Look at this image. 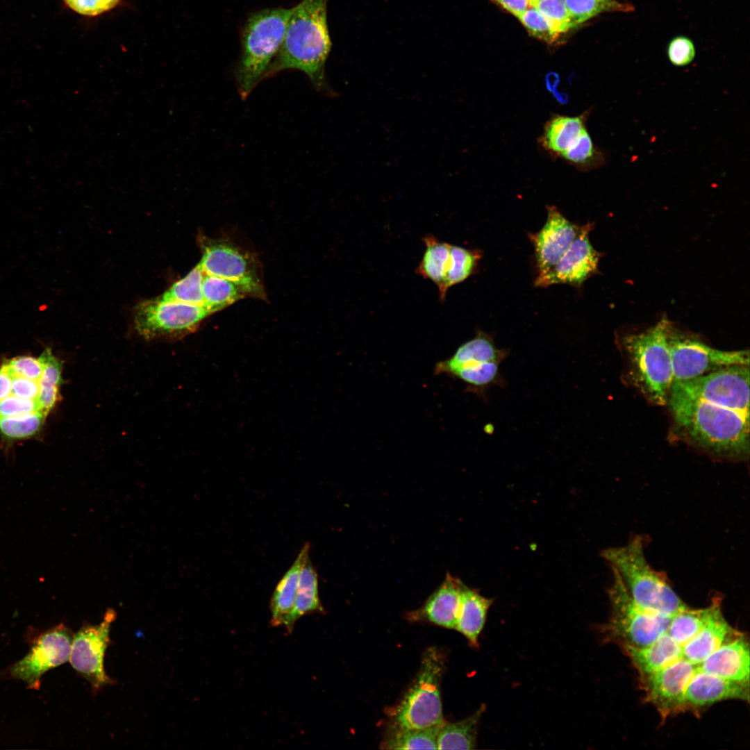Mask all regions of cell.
I'll return each mask as SVG.
<instances>
[{"instance_id": "cell-1", "label": "cell", "mask_w": 750, "mask_h": 750, "mask_svg": "<svg viewBox=\"0 0 750 750\" xmlns=\"http://www.w3.org/2000/svg\"><path fill=\"white\" fill-rule=\"evenodd\" d=\"M667 404L684 441L716 457L749 456V416L673 391Z\"/></svg>"}, {"instance_id": "cell-2", "label": "cell", "mask_w": 750, "mask_h": 750, "mask_svg": "<svg viewBox=\"0 0 750 750\" xmlns=\"http://www.w3.org/2000/svg\"><path fill=\"white\" fill-rule=\"evenodd\" d=\"M328 0H301L292 7L281 48L264 78L286 69L303 72L315 88L334 94L325 76L331 49L327 24Z\"/></svg>"}, {"instance_id": "cell-3", "label": "cell", "mask_w": 750, "mask_h": 750, "mask_svg": "<svg viewBox=\"0 0 750 750\" xmlns=\"http://www.w3.org/2000/svg\"><path fill=\"white\" fill-rule=\"evenodd\" d=\"M290 8L274 7L251 12L240 33L241 51L234 76L239 94L245 99L264 79L283 40Z\"/></svg>"}, {"instance_id": "cell-4", "label": "cell", "mask_w": 750, "mask_h": 750, "mask_svg": "<svg viewBox=\"0 0 750 750\" xmlns=\"http://www.w3.org/2000/svg\"><path fill=\"white\" fill-rule=\"evenodd\" d=\"M601 556L610 564L631 598L642 608L672 617L687 607L666 578L649 564L640 536L634 537L625 545L603 550Z\"/></svg>"}, {"instance_id": "cell-5", "label": "cell", "mask_w": 750, "mask_h": 750, "mask_svg": "<svg viewBox=\"0 0 750 750\" xmlns=\"http://www.w3.org/2000/svg\"><path fill=\"white\" fill-rule=\"evenodd\" d=\"M669 323L662 319L623 339L632 383L650 403L658 406L667 404L674 382L667 341Z\"/></svg>"}, {"instance_id": "cell-6", "label": "cell", "mask_w": 750, "mask_h": 750, "mask_svg": "<svg viewBox=\"0 0 750 750\" xmlns=\"http://www.w3.org/2000/svg\"><path fill=\"white\" fill-rule=\"evenodd\" d=\"M445 659L435 647L423 654L412 684L392 711V724L403 728H425L444 722L440 685Z\"/></svg>"}, {"instance_id": "cell-7", "label": "cell", "mask_w": 750, "mask_h": 750, "mask_svg": "<svg viewBox=\"0 0 750 750\" xmlns=\"http://www.w3.org/2000/svg\"><path fill=\"white\" fill-rule=\"evenodd\" d=\"M612 574L608 592L611 615L601 628L604 639L622 647L649 646L667 631L672 617L653 612L638 605L618 574L613 570Z\"/></svg>"}, {"instance_id": "cell-8", "label": "cell", "mask_w": 750, "mask_h": 750, "mask_svg": "<svg viewBox=\"0 0 750 750\" xmlns=\"http://www.w3.org/2000/svg\"><path fill=\"white\" fill-rule=\"evenodd\" d=\"M202 257L199 262L205 274L231 281L247 297L265 299L261 266L256 257L228 240L199 235Z\"/></svg>"}, {"instance_id": "cell-9", "label": "cell", "mask_w": 750, "mask_h": 750, "mask_svg": "<svg viewBox=\"0 0 750 750\" xmlns=\"http://www.w3.org/2000/svg\"><path fill=\"white\" fill-rule=\"evenodd\" d=\"M667 341L674 382L689 381L733 365H749V351H722L683 333L669 323Z\"/></svg>"}, {"instance_id": "cell-10", "label": "cell", "mask_w": 750, "mask_h": 750, "mask_svg": "<svg viewBox=\"0 0 750 750\" xmlns=\"http://www.w3.org/2000/svg\"><path fill=\"white\" fill-rule=\"evenodd\" d=\"M670 391L749 416V365H733L674 383Z\"/></svg>"}, {"instance_id": "cell-11", "label": "cell", "mask_w": 750, "mask_h": 750, "mask_svg": "<svg viewBox=\"0 0 750 750\" xmlns=\"http://www.w3.org/2000/svg\"><path fill=\"white\" fill-rule=\"evenodd\" d=\"M210 314L203 306L156 299L137 306L134 325L145 339L182 337L194 331Z\"/></svg>"}, {"instance_id": "cell-12", "label": "cell", "mask_w": 750, "mask_h": 750, "mask_svg": "<svg viewBox=\"0 0 750 750\" xmlns=\"http://www.w3.org/2000/svg\"><path fill=\"white\" fill-rule=\"evenodd\" d=\"M116 617V612L109 608L100 624L84 623L73 637L69 661L72 667L89 682L94 694L114 683L104 669L103 661L110 642V626Z\"/></svg>"}, {"instance_id": "cell-13", "label": "cell", "mask_w": 750, "mask_h": 750, "mask_svg": "<svg viewBox=\"0 0 750 750\" xmlns=\"http://www.w3.org/2000/svg\"><path fill=\"white\" fill-rule=\"evenodd\" d=\"M74 635L63 624L42 635L29 652L11 668V675L31 688H38L42 676L69 661Z\"/></svg>"}, {"instance_id": "cell-14", "label": "cell", "mask_w": 750, "mask_h": 750, "mask_svg": "<svg viewBox=\"0 0 750 750\" xmlns=\"http://www.w3.org/2000/svg\"><path fill=\"white\" fill-rule=\"evenodd\" d=\"M697 665L682 658L669 666L642 677L646 699L666 719L685 708V693Z\"/></svg>"}, {"instance_id": "cell-15", "label": "cell", "mask_w": 750, "mask_h": 750, "mask_svg": "<svg viewBox=\"0 0 750 750\" xmlns=\"http://www.w3.org/2000/svg\"><path fill=\"white\" fill-rule=\"evenodd\" d=\"M592 228L591 223L581 226L568 249L550 270L538 275L534 285L547 287L567 284L578 288L594 274L597 270L600 253L590 243L589 233Z\"/></svg>"}, {"instance_id": "cell-16", "label": "cell", "mask_w": 750, "mask_h": 750, "mask_svg": "<svg viewBox=\"0 0 750 750\" xmlns=\"http://www.w3.org/2000/svg\"><path fill=\"white\" fill-rule=\"evenodd\" d=\"M547 219L543 227L535 233H529L538 274L550 270L568 249L581 226L568 220L553 206H549Z\"/></svg>"}, {"instance_id": "cell-17", "label": "cell", "mask_w": 750, "mask_h": 750, "mask_svg": "<svg viewBox=\"0 0 750 750\" xmlns=\"http://www.w3.org/2000/svg\"><path fill=\"white\" fill-rule=\"evenodd\" d=\"M706 673L749 686V644L743 636L728 638L698 665Z\"/></svg>"}, {"instance_id": "cell-18", "label": "cell", "mask_w": 750, "mask_h": 750, "mask_svg": "<svg viewBox=\"0 0 750 750\" xmlns=\"http://www.w3.org/2000/svg\"><path fill=\"white\" fill-rule=\"evenodd\" d=\"M749 685L704 672L698 666L685 690V708L703 707L729 699L749 701Z\"/></svg>"}, {"instance_id": "cell-19", "label": "cell", "mask_w": 750, "mask_h": 750, "mask_svg": "<svg viewBox=\"0 0 750 750\" xmlns=\"http://www.w3.org/2000/svg\"><path fill=\"white\" fill-rule=\"evenodd\" d=\"M463 583L450 573L424 606L412 612V617L425 619L438 626L455 629Z\"/></svg>"}, {"instance_id": "cell-20", "label": "cell", "mask_w": 750, "mask_h": 750, "mask_svg": "<svg viewBox=\"0 0 750 750\" xmlns=\"http://www.w3.org/2000/svg\"><path fill=\"white\" fill-rule=\"evenodd\" d=\"M623 649L642 678L683 658V647L666 632L645 647L626 645Z\"/></svg>"}, {"instance_id": "cell-21", "label": "cell", "mask_w": 750, "mask_h": 750, "mask_svg": "<svg viewBox=\"0 0 750 750\" xmlns=\"http://www.w3.org/2000/svg\"><path fill=\"white\" fill-rule=\"evenodd\" d=\"M590 113L588 110L577 116L553 115L544 126L540 144L550 156L560 158L587 128Z\"/></svg>"}, {"instance_id": "cell-22", "label": "cell", "mask_w": 750, "mask_h": 750, "mask_svg": "<svg viewBox=\"0 0 750 750\" xmlns=\"http://www.w3.org/2000/svg\"><path fill=\"white\" fill-rule=\"evenodd\" d=\"M720 601L704 626L683 647V657L693 664L698 665L703 662L733 631L722 615Z\"/></svg>"}, {"instance_id": "cell-23", "label": "cell", "mask_w": 750, "mask_h": 750, "mask_svg": "<svg viewBox=\"0 0 750 750\" xmlns=\"http://www.w3.org/2000/svg\"><path fill=\"white\" fill-rule=\"evenodd\" d=\"M509 351L507 349L499 348L492 335L478 329L476 335L462 344L449 358L437 362L434 373L449 376L462 364L474 360L503 362Z\"/></svg>"}, {"instance_id": "cell-24", "label": "cell", "mask_w": 750, "mask_h": 750, "mask_svg": "<svg viewBox=\"0 0 750 750\" xmlns=\"http://www.w3.org/2000/svg\"><path fill=\"white\" fill-rule=\"evenodd\" d=\"M492 602V599L463 584L455 629L461 633L474 647H478V637Z\"/></svg>"}, {"instance_id": "cell-25", "label": "cell", "mask_w": 750, "mask_h": 750, "mask_svg": "<svg viewBox=\"0 0 750 750\" xmlns=\"http://www.w3.org/2000/svg\"><path fill=\"white\" fill-rule=\"evenodd\" d=\"M324 612L319 597L317 574L308 552L302 563L293 608L283 625L287 633L290 634L296 622L303 616L312 613L323 614Z\"/></svg>"}, {"instance_id": "cell-26", "label": "cell", "mask_w": 750, "mask_h": 750, "mask_svg": "<svg viewBox=\"0 0 750 750\" xmlns=\"http://www.w3.org/2000/svg\"><path fill=\"white\" fill-rule=\"evenodd\" d=\"M423 242L425 251L415 273L431 281L438 287L440 301H444L448 291L446 278L450 267L451 244L440 241L431 234L424 236Z\"/></svg>"}, {"instance_id": "cell-27", "label": "cell", "mask_w": 750, "mask_h": 750, "mask_svg": "<svg viewBox=\"0 0 750 750\" xmlns=\"http://www.w3.org/2000/svg\"><path fill=\"white\" fill-rule=\"evenodd\" d=\"M310 552V544L306 542L301 549L297 558L277 584L272 598L270 625L277 627L283 625L292 610L298 586L299 574L306 555Z\"/></svg>"}, {"instance_id": "cell-28", "label": "cell", "mask_w": 750, "mask_h": 750, "mask_svg": "<svg viewBox=\"0 0 750 750\" xmlns=\"http://www.w3.org/2000/svg\"><path fill=\"white\" fill-rule=\"evenodd\" d=\"M485 706L458 722L440 725L437 735L438 749H472L476 745L478 724Z\"/></svg>"}, {"instance_id": "cell-29", "label": "cell", "mask_w": 750, "mask_h": 750, "mask_svg": "<svg viewBox=\"0 0 750 750\" xmlns=\"http://www.w3.org/2000/svg\"><path fill=\"white\" fill-rule=\"evenodd\" d=\"M38 358L42 365V373L38 381L37 401L40 411L47 415L60 399L62 365L49 348H46Z\"/></svg>"}, {"instance_id": "cell-30", "label": "cell", "mask_w": 750, "mask_h": 750, "mask_svg": "<svg viewBox=\"0 0 750 750\" xmlns=\"http://www.w3.org/2000/svg\"><path fill=\"white\" fill-rule=\"evenodd\" d=\"M719 600L715 598L703 608L687 606L672 617L666 633L683 647L704 626Z\"/></svg>"}, {"instance_id": "cell-31", "label": "cell", "mask_w": 750, "mask_h": 750, "mask_svg": "<svg viewBox=\"0 0 750 750\" xmlns=\"http://www.w3.org/2000/svg\"><path fill=\"white\" fill-rule=\"evenodd\" d=\"M440 726L425 728L392 725L383 748L388 749H438L437 735Z\"/></svg>"}, {"instance_id": "cell-32", "label": "cell", "mask_w": 750, "mask_h": 750, "mask_svg": "<svg viewBox=\"0 0 750 750\" xmlns=\"http://www.w3.org/2000/svg\"><path fill=\"white\" fill-rule=\"evenodd\" d=\"M202 291L204 306L211 314L247 297L235 283L207 274L203 278Z\"/></svg>"}, {"instance_id": "cell-33", "label": "cell", "mask_w": 750, "mask_h": 750, "mask_svg": "<svg viewBox=\"0 0 750 750\" xmlns=\"http://www.w3.org/2000/svg\"><path fill=\"white\" fill-rule=\"evenodd\" d=\"M502 362L489 361L478 366L460 369L451 377L461 381L467 385V390L483 398L487 396L488 389L504 385V378L500 371Z\"/></svg>"}, {"instance_id": "cell-34", "label": "cell", "mask_w": 750, "mask_h": 750, "mask_svg": "<svg viewBox=\"0 0 750 750\" xmlns=\"http://www.w3.org/2000/svg\"><path fill=\"white\" fill-rule=\"evenodd\" d=\"M560 158L582 172L599 169L607 161L605 152L594 144L587 128Z\"/></svg>"}, {"instance_id": "cell-35", "label": "cell", "mask_w": 750, "mask_h": 750, "mask_svg": "<svg viewBox=\"0 0 750 750\" xmlns=\"http://www.w3.org/2000/svg\"><path fill=\"white\" fill-rule=\"evenodd\" d=\"M204 272L199 263L157 299L204 306L202 283Z\"/></svg>"}, {"instance_id": "cell-36", "label": "cell", "mask_w": 750, "mask_h": 750, "mask_svg": "<svg viewBox=\"0 0 750 750\" xmlns=\"http://www.w3.org/2000/svg\"><path fill=\"white\" fill-rule=\"evenodd\" d=\"M574 27L603 12H628L632 4L618 0H564Z\"/></svg>"}, {"instance_id": "cell-37", "label": "cell", "mask_w": 750, "mask_h": 750, "mask_svg": "<svg viewBox=\"0 0 750 750\" xmlns=\"http://www.w3.org/2000/svg\"><path fill=\"white\" fill-rule=\"evenodd\" d=\"M481 258V253L478 249H468L451 244L450 267L446 278L447 289L449 290L472 275Z\"/></svg>"}, {"instance_id": "cell-38", "label": "cell", "mask_w": 750, "mask_h": 750, "mask_svg": "<svg viewBox=\"0 0 750 750\" xmlns=\"http://www.w3.org/2000/svg\"><path fill=\"white\" fill-rule=\"evenodd\" d=\"M47 415L40 411L0 418V434L8 440L32 437L42 427Z\"/></svg>"}, {"instance_id": "cell-39", "label": "cell", "mask_w": 750, "mask_h": 750, "mask_svg": "<svg viewBox=\"0 0 750 750\" xmlns=\"http://www.w3.org/2000/svg\"><path fill=\"white\" fill-rule=\"evenodd\" d=\"M530 6L539 11L558 33L574 28L564 0H530Z\"/></svg>"}, {"instance_id": "cell-40", "label": "cell", "mask_w": 750, "mask_h": 750, "mask_svg": "<svg viewBox=\"0 0 750 750\" xmlns=\"http://www.w3.org/2000/svg\"><path fill=\"white\" fill-rule=\"evenodd\" d=\"M517 18L532 36L548 44L554 43L560 35L534 8L530 7Z\"/></svg>"}, {"instance_id": "cell-41", "label": "cell", "mask_w": 750, "mask_h": 750, "mask_svg": "<svg viewBox=\"0 0 750 750\" xmlns=\"http://www.w3.org/2000/svg\"><path fill=\"white\" fill-rule=\"evenodd\" d=\"M667 53L670 62L678 67L685 66L691 63L695 57V47L693 42L683 35L672 38L668 44Z\"/></svg>"}, {"instance_id": "cell-42", "label": "cell", "mask_w": 750, "mask_h": 750, "mask_svg": "<svg viewBox=\"0 0 750 750\" xmlns=\"http://www.w3.org/2000/svg\"><path fill=\"white\" fill-rule=\"evenodd\" d=\"M3 363L12 374L33 381H38L42 373L40 359L32 356H17Z\"/></svg>"}, {"instance_id": "cell-43", "label": "cell", "mask_w": 750, "mask_h": 750, "mask_svg": "<svg viewBox=\"0 0 750 750\" xmlns=\"http://www.w3.org/2000/svg\"><path fill=\"white\" fill-rule=\"evenodd\" d=\"M66 6L79 15L94 17L114 8L120 0H62Z\"/></svg>"}, {"instance_id": "cell-44", "label": "cell", "mask_w": 750, "mask_h": 750, "mask_svg": "<svg viewBox=\"0 0 750 750\" xmlns=\"http://www.w3.org/2000/svg\"><path fill=\"white\" fill-rule=\"evenodd\" d=\"M40 411L37 400L17 397L12 394L0 400V418Z\"/></svg>"}, {"instance_id": "cell-45", "label": "cell", "mask_w": 750, "mask_h": 750, "mask_svg": "<svg viewBox=\"0 0 750 750\" xmlns=\"http://www.w3.org/2000/svg\"><path fill=\"white\" fill-rule=\"evenodd\" d=\"M11 374L12 378L11 394L20 398L37 400L39 394L38 381L12 373Z\"/></svg>"}, {"instance_id": "cell-46", "label": "cell", "mask_w": 750, "mask_h": 750, "mask_svg": "<svg viewBox=\"0 0 750 750\" xmlns=\"http://www.w3.org/2000/svg\"><path fill=\"white\" fill-rule=\"evenodd\" d=\"M518 17L531 7L530 0H490Z\"/></svg>"}, {"instance_id": "cell-47", "label": "cell", "mask_w": 750, "mask_h": 750, "mask_svg": "<svg viewBox=\"0 0 750 750\" xmlns=\"http://www.w3.org/2000/svg\"><path fill=\"white\" fill-rule=\"evenodd\" d=\"M12 374L4 363L0 367V400L11 395Z\"/></svg>"}]
</instances>
